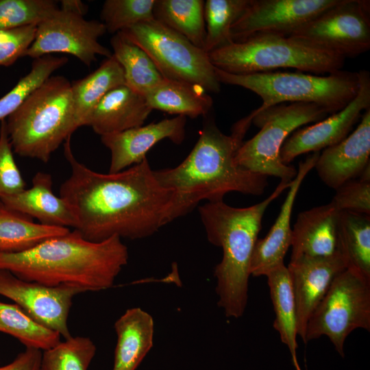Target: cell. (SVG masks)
<instances>
[{
  "label": "cell",
  "instance_id": "83f0119b",
  "mask_svg": "<svg viewBox=\"0 0 370 370\" xmlns=\"http://www.w3.org/2000/svg\"><path fill=\"white\" fill-rule=\"evenodd\" d=\"M338 236L347 268L370 280V216L341 211Z\"/></svg>",
  "mask_w": 370,
  "mask_h": 370
},
{
  "label": "cell",
  "instance_id": "5b68a950",
  "mask_svg": "<svg viewBox=\"0 0 370 370\" xmlns=\"http://www.w3.org/2000/svg\"><path fill=\"white\" fill-rule=\"evenodd\" d=\"M5 121L14 153L48 162L77 130L71 83L64 76L51 75Z\"/></svg>",
  "mask_w": 370,
  "mask_h": 370
},
{
  "label": "cell",
  "instance_id": "4fadbf2b",
  "mask_svg": "<svg viewBox=\"0 0 370 370\" xmlns=\"http://www.w3.org/2000/svg\"><path fill=\"white\" fill-rule=\"evenodd\" d=\"M340 0H250L230 29L233 42L257 34L288 36Z\"/></svg>",
  "mask_w": 370,
  "mask_h": 370
},
{
  "label": "cell",
  "instance_id": "ba28073f",
  "mask_svg": "<svg viewBox=\"0 0 370 370\" xmlns=\"http://www.w3.org/2000/svg\"><path fill=\"white\" fill-rule=\"evenodd\" d=\"M252 123L260 131L243 142L238 149L236 164L253 173L291 182L297 175L293 165L283 164L280 150L291 134L301 125L325 119L328 111L312 103L277 105L262 111L254 110Z\"/></svg>",
  "mask_w": 370,
  "mask_h": 370
},
{
  "label": "cell",
  "instance_id": "5bb4252c",
  "mask_svg": "<svg viewBox=\"0 0 370 370\" xmlns=\"http://www.w3.org/2000/svg\"><path fill=\"white\" fill-rule=\"evenodd\" d=\"M359 88L356 97L343 109L328 118L293 132L280 150L281 162L290 165L299 155L319 152L345 139L367 109L370 108V74L358 72Z\"/></svg>",
  "mask_w": 370,
  "mask_h": 370
},
{
  "label": "cell",
  "instance_id": "9c48e42d",
  "mask_svg": "<svg viewBox=\"0 0 370 370\" xmlns=\"http://www.w3.org/2000/svg\"><path fill=\"white\" fill-rule=\"evenodd\" d=\"M121 32L149 56L164 78L196 85L206 92L220 91L208 54L155 18Z\"/></svg>",
  "mask_w": 370,
  "mask_h": 370
},
{
  "label": "cell",
  "instance_id": "4dcf8cb0",
  "mask_svg": "<svg viewBox=\"0 0 370 370\" xmlns=\"http://www.w3.org/2000/svg\"><path fill=\"white\" fill-rule=\"evenodd\" d=\"M0 332L17 338L26 347L49 349L60 343V334L34 320L18 305L0 301Z\"/></svg>",
  "mask_w": 370,
  "mask_h": 370
},
{
  "label": "cell",
  "instance_id": "f1b7e54d",
  "mask_svg": "<svg viewBox=\"0 0 370 370\" xmlns=\"http://www.w3.org/2000/svg\"><path fill=\"white\" fill-rule=\"evenodd\" d=\"M110 45L130 88L145 96L162 81L164 77L149 56L122 32L114 34Z\"/></svg>",
  "mask_w": 370,
  "mask_h": 370
},
{
  "label": "cell",
  "instance_id": "9a60e30c",
  "mask_svg": "<svg viewBox=\"0 0 370 370\" xmlns=\"http://www.w3.org/2000/svg\"><path fill=\"white\" fill-rule=\"evenodd\" d=\"M82 292L77 287H50L25 281L0 269V295L14 301L37 323L64 339L71 336L67 323L72 299Z\"/></svg>",
  "mask_w": 370,
  "mask_h": 370
},
{
  "label": "cell",
  "instance_id": "3957f363",
  "mask_svg": "<svg viewBox=\"0 0 370 370\" xmlns=\"http://www.w3.org/2000/svg\"><path fill=\"white\" fill-rule=\"evenodd\" d=\"M128 258L119 236L92 242L74 230L24 251H0V269L47 286L98 291L113 286Z\"/></svg>",
  "mask_w": 370,
  "mask_h": 370
},
{
  "label": "cell",
  "instance_id": "8fae6325",
  "mask_svg": "<svg viewBox=\"0 0 370 370\" xmlns=\"http://www.w3.org/2000/svg\"><path fill=\"white\" fill-rule=\"evenodd\" d=\"M291 38L344 58L370 49V1H340L295 31Z\"/></svg>",
  "mask_w": 370,
  "mask_h": 370
},
{
  "label": "cell",
  "instance_id": "836d02e7",
  "mask_svg": "<svg viewBox=\"0 0 370 370\" xmlns=\"http://www.w3.org/2000/svg\"><path fill=\"white\" fill-rule=\"evenodd\" d=\"M95 353L89 338L71 336L44 351L40 370H87Z\"/></svg>",
  "mask_w": 370,
  "mask_h": 370
},
{
  "label": "cell",
  "instance_id": "cb8c5ba5",
  "mask_svg": "<svg viewBox=\"0 0 370 370\" xmlns=\"http://www.w3.org/2000/svg\"><path fill=\"white\" fill-rule=\"evenodd\" d=\"M125 84L123 70L112 56L93 72L71 83L76 129L86 125L98 103L111 90Z\"/></svg>",
  "mask_w": 370,
  "mask_h": 370
},
{
  "label": "cell",
  "instance_id": "44dd1931",
  "mask_svg": "<svg viewBox=\"0 0 370 370\" xmlns=\"http://www.w3.org/2000/svg\"><path fill=\"white\" fill-rule=\"evenodd\" d=\"M9 208L36 219L40 223L56 227H75V217L67 204L53 191L50 174L38 172L28 189L0 197Z\"/></svg>",
  "mask_w": 370,
  "mask_h": 370
},
{
  "label": "cell",
  "instance_id": "d6a6232c",
  "mask_svg": "<svg viewBox=\"0 0 370 370\" xmlns=\"http://www.w3.org/2000/svg\"><path fill=\"white\" fill-rule=\"evenodd\" d=\"M68 61L66 57L51 55L34 59L30 71L0 98V121L6 119L16 110L29 95Z\"/></svg>",
  "mask_w": 370,
  "mask_h": 370
},
{
  "label": "cell",
  "instance_id": "e0dca14e",
  "mask_svg": "<svg viewBox=\"0 0 370 370\" xmlns=\"http://www.w3.org/2000/svg\"><path fill=\"white\" fill-rule=\"evenodd\" d=\"M186 118L177 116L101 136L110 151L109 173H117L140 163L147 153L158 142L169 139L181 144L185 138Z\"/></svg>",
  "mask_w": 370,
  "mask_h": 370
},
{
  "label": "cell",
  "instance_id": "1f68e13d",
  "mask_svg": "<svg viewBox=\"0 0 370 370\" xmlns=\"http://www.w3.org/2000/svg\"><path fill=\"white\" fill-rule=\"evenodd\" d=\"M250 0H207L204 2L206 38L204 50L209 53L233 42L230 29Z\"/></svg>",
  "mask_w": 370,
  "mask_h": 370
},
{
  "label": "cell",
  "instance_id": "8d00e7d4",
  "mask_svg": "<svg viewBox=\"0 0 370 370\" xmlns=\"http://www.w3.org/2000/svg\"><path fill=\"white\" fill-rule=\"evenodd\" d=\"M0 197L17 193L25 188L16 165L5 119L0 121Z\"/></svg>",
  "mask_w": 370,
  "mask_h": 370
},
{
  "label": "cell",
  "instance_id": "d6986e66",
  "mask_svg": "<svg viewBox=\"0 0 370 370\" xmlns=\"http://www.w3.org/2000/svg\"><path fill=\"white\" fill-rule=\"evenodd\" d=\"M319 152L310 154L299 163L295 177L291 181L280 213L267 234L258 239L251 260L250 274L265 276L273 269L284 264V259L291 244V219L299 189L306 176L314 168Z\"/></svg>",
  "mask_w": 370,
  "mask_h": 370
},
{
  "label": "cell",
  "instance_id": "f35d334b",
  "mask_svg": "<svg viewBox=\"0 0 370 370\" xmlns=\"http://www.w3.org/2000/svg\"><path fill=\"white\" fill-rule=\"evenodd\" d=\"M335 191L331 202L338 210L370 214V182L351 180Z\"/></svg>",
  "mask_w": 370,
  "mask_h": 370
},
{
  "label": "cell",
  "instance_id": "e575fe53",
  "mask_svg": "<svg viewBox=\"0 0 370 370\" xmlns=\"http://www.w3.org/2000/svg\"><path fill=\"white\" fill-rule=\"evenodd\" d=\"M155 0H106L101 19L106 32L116 34L130 26L154 18Z\"/></svg>",
  "mask_w": 370,
  "mask_h": 370
},
{
  "label": "cell",
  "instance_id": "d4e9b609",
  "mask_svg": "<svg viewBox=\"0 0 370 370\" xmlns=\"http://www.w3.org/2000/svg\"><path fill=\"white\" fill-rule=\"evenodd\" d=\"M145 97L151 110L192 119L206 116L213 104L212 97L201 87L165 78Z\"/></svg>",
  "mask_w": 370,
  "mask_h": 370
},
{
  "label": "cell",
  "instance_id": "60d3db41",
  "mask_svg": "<svg viewBox=\"0 0 370 370\" xmlns=\"http://www.w3.org/2000/svg\"><path fill=\"white\" fill-rule=\"evenodd\" d=\"M60 8L73 12H76L84 16L88 10L85 3L79 0H63L61 1Z\"/></svg>",
  "mask_w": 370,
  "mask_h": 370
},
{
  "label": "cell",
  "instance_id": "7a4b0ae2",
  "mask_svg": "<svg viewBox=\"0 0 370 370\" xmlns=\"http://www.w3.org/2000/svg\"><path fill=\"white\" fill-rule=\"evenodd\" d=\"M251 112L238 120L231 134H223L208 121L186 158L177 166L155 171L159 183L173 193L171 222L191 212L202 200L223 201L229 193L261 195L268 186L265 175L251 172L235 160L252 123Z\"/></svg>",
  "mask_w": 370,
  "mask_h": 370
},
{
  "label": "cell",
  "instance_id": "ffe728a7",
  "mask_svg": "<svg viewBox=\"0 0 370 370\" xmlns=\"http://www.w3.org/2000/svg\"><path fill=\"white\" fill-rule=\"evenodd\" d=\"M340 212L330 201L299 213L292 228L291 259L341 254L338 236Z\"/></svg>",
  "mask_w": 370,
  "mask_h": 370
},
{
  "label": "cell",
  "instance_id": "74e56055",
  "mask_svg": "<svg viewBox=\"0 0 370 370\" xmlns=\"http://www.w3.org/2000/svg\"><path fill=\"white\" fill-rule=\"evenodd\" d=\"M36 24L0 30V66H9L25 53L34 41Z\"/></svg>",
  "mask_w": 370,
  "mask_h": 370
},
{
  "label": "cell",
  "instance_id": "8992f818",
  "mask_svg": "<svg viewBox=\"0 0 370 370\" xmlns=\"http://www.w3.org/2000/svg\"><path fill=\"white\" fill-rule=\"evenodd\" d=\"M208 54L217 69L232 74L266 73L293 68L315 74L341 70L345 58L290 36L257 34L233 42Z\"/></svg>",
  "mask_w": 370,
  "mask_h": 370
},
{
  "label": "cell",
  "instance_id": "7c38bea8",
  "mask_svg": "<svg viewBox=\"0 0 370 370\" xmlns=\"http://www.w3.org/2000/svg\"><path fill=\"white\" fill-rule=\"evenodd\" d=\"M102 22L86 20L84 16L59 8L37 25L34 41L25 57L36 59L53 53L70 54L90 66L97 56H112L99 39L106 34Z\"/></svg>",
  "mask_w": 370,
  "mask_h": 370
},
{
  "label": "cell",
  "instance_id": "6da1fadb",
  "mask_svg": "<svg viewBox=\"0 0 370 370\" xmlns=\"http://www.w3.org/2000/svg\"><path fill=\"white\" fill-rule=\"evenodd\" d=\"M64 154L71 173L60 196L75 217L74 229L85 239H141L171 223L173 193L159 183L147 158L117 173H101L75 158L71 138L64 143Z\"/></svg>",
  "mask_w": 370,
  "mask_h": 370
},
{
  "label": "cell",
  "instance_id": "ab89813d",
  "mask_svg": "<svg viewBox=\"0 0 370 370\" xmlns=\"http://www.w3.org/2000/svg\"><path fill=\"white\" fill-rule=\"evenodd\" d=\"M42 356L40 349L26 347L10 363L0 367V370H40Z\"/></svg>",
  "mask_w": 370,
  "mask_h": 370
},
{
  "label": "cell",
  "instance_id": "ac0fdd59",
  "mask_svg": "<svg viewBox=\"0 0 370 370\" xmlns=\"http://www.w3.org/2000/svg\"><path fill=\"white\" fill-rule=\"evenodd\" d=\"M370 108L361 116L357 127L340 143L323 149L314 168L328 187L337 189L359 177L370 165Z\"/></svg>",
  "mask_w": 370,
  "mask_h": 370
},
{
  "label": "cell",
  "instance_id": "277c9868",
  "mask_svg": "<svg viewBox=\"0 0 370 370\" xmlns=\"http://www.w3.org/2000/svg\"><path fill=\"white\" fill-rule=\"evenodd\" d=\"M291 182L280 180L267 198L249 207H233L223 201L207 202L199 207L208 241L223 251L214 276L218 306L228 318H240L245 311L251 260L263 215Z\"/></svg>",
  "mask_w": 370,
  "mask_h": 370
},
{
  "label": "cell",
  "instance_id": "52a82bcc",
  "mask_svg": "<svg viewBox=\"0 0 370 370\" xmlns=\"http://www.w3.org/2000/svg\"><path fill=\"white\" fill-rule=\"evenodd\" d=\"M215 73L221 84L243 87L260 96L258 112L289 101L316 103L333 114L345 108L359 88L358 72L342 70L327 76L286 72L238 75L217 68Z\"/></svg>",
  "mask_w": 370,
  "mask_h": 370
},
{
  "label": "cell",
  "instance_id": "603a6c76",
  "mask_svg": "<svg viewBox=\"0 0 370 370\" xmlns=\"http://www.w3.org/2000/svg\"><path fill=\"white\" fill-rule=\"evenodd\" d=\"M117 342L112 370H136L153 344L154 321L139 307L127 309L115 322Z\"/></svg>",
  "mask_w": 370,
  "mask_h": 370
},
{
  "label": "cell",
  "instance_id": "7402d4cb",
  "mask_svg": "<svg viewBox=\"0 0 370 370\" xmlns=\"http://www.w3.org/2000/svg\"><path fill=\"white\" fill-rule=\"evenodd\" d=\"M151 110L144 95L123 84L101 99L86 126L101 136L119 132L143 125Z\"/></svg>",
  "mask_w": 370,
  "mask_h": 370
},
{
  "label": "cell",
  "instance_id": "484cf974",
  "mask_svg": "<svg viewBox=\"0 0 370 370\" xmlns=\"http://www.w3.org/2000/svg\"><path fill=\"white\" fill-rule=\"evenodd\" d=\"M275 312L273 328L281 341L291 353L296 370H301L297 358V323L291 281L285 264L280 265L266 275Z\"/></svg>",
  "mask_w": 370,
  "mask_h": 370
},
{
  "label": "cell",
  "instance_id": "30bf717a",
  "mask_svg": "<svg viewBox=\"0 0 370 370\" xmlns=\"http://www.w3.org/2000/svg\"><path fill=\"white\" fill-rule=\"evenodd\" d=\"M359 328L370 331V280L346 268L334 279L310 316L304 343L326 336L344 357L347 337Z\"/></svg>",
  "mask_w": 370,
  "mask_h": 370
},
{
  "label": "cell",
  "instance_id": "f546056e",
  "mask_svg": "<svg viewBox=\"0 0 370 370\" xmlns=\"http://www.w3.org/2000/svg\"><path fill=\"white\" fill-rule=\"evenodd\" d=\"M204 1L155 0L154 18L204 49L206 38Z\"/></svg>",
  "mask_w": 370,
  "mask_h": 370
},
{
  "label": "cell",
  "instance_id": "d590c367",
  "mask_svg": "<svg viewBox=\"0 0 370 370\" xmlns=\"http://www.w3.org/2000/svg\"><path fill=\"white\" fill-rule=\"evenodd\" d=\"M58 8L53 0H0V30L38 25Z\"/></svg>",
  "mask_w": 370,
  "mask_h": 370
},
{
  "label": "cell",
  "instance_id": "2e32d148",
  "mask_svg": "<svg viewBox=\"0 0 370 370\" xmlns=\"http://www.w3.org/2000/svg\"><path fill=\"white\" fill-rule=\"evenodd\" d=\"M347 268L341 254L329 257L302 256L287 267L295 304L297 333L304 343L306 326L334 279Z\"/></svg>",
  "mask_w": 370,
  "mask_h": 370
},
{
  "label": "cell",
  "instance_id": "4316f807",
  "mask_svg": "<svg viewBox=\"0 0 370 370\" xmlns=\"http://www.w3.org/2000/svg\"><path fill=\"white\" fill-rule=\"evenodd\" d=\"M69 229L35 223L32 218L12 210L0 200V251L21 252Z\"/></svg>",
  "mask_w": 370,
  "mask_h": 370
}]
</instances>
